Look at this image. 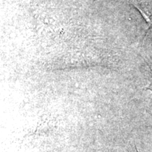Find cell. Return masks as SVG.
I'll return each instance as SVG.
<instances>
[{
    "label": "cell",
    "instance_id": "obj_1",
    "mask_svg": "<svg viewBox=\"0 0 152 152\" xmlns=\"http://www.w3.org/2000/svg\"><path fill=\"white\" fill-rule=\"evenodd\" d=\"M127 152H139L136 145L134 143H129L126 148Z\"/></svg>",
    "mask_w": 152,
    "mask_h": 152
}]
</instances>
